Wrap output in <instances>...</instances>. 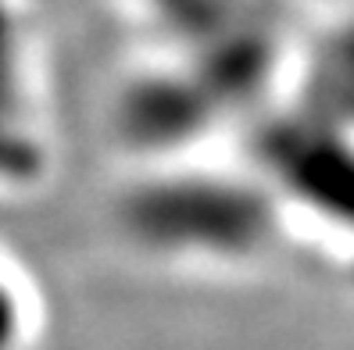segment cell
<instances>
[{
  "instance_id": "cell-2",
  "label": "cell",
  "mask_w": 354,
  "mask_h": 350,
  "mask_svg": "<svg viewBox=\"0 0 354 350\" xmlns=\"http://www.w3.org/2000/svg\"><path fill=\"white\" fill-rule=\"evenodd\" d=\"M32 329V297L26 279L0 254V350H22Z\"/></svg>"
},
{
  "instance_id": "cell-1",
  "label": "cell",
  "mask_w": 354,
  "mask_h": 350,
  "mask_svg": "<svg viewBox=\"0 0 354 350\" xmlns=\"http://www.w3.org/2000/svg\"><path fill=\"white\" fill-rule=\"evenodd\" d=\"M50 168V136L22 0H0V193H26Z\"/></svg>"
}]
</instances>
